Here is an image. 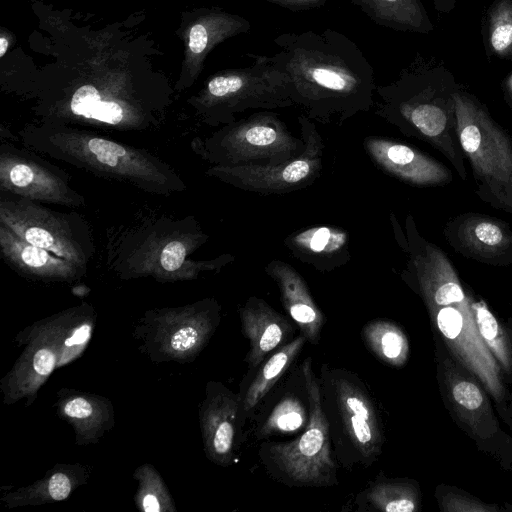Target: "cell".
I'll return each mask as SVG.
<instances>
[{
    "label": "cell",
    "mask_w": 512,
    "mask_h": 512,
    "mask_svg": "<svg viewBox=\"0 0 512 512\" xmlns=\"http://www.w3.org/2000/svg\"><path fill=\"white\" fill-rule=\"evenodd\" d=\"M270 59L289 77L294 105L314 122L342 125L373 108L372 64L350 38L333 29L285 32Z\"/></svg>",
    "instance_id": "obj_1"
},
{
    "label": "cell",
    "mask_w": 512,
    "mask_h": 512,
    "mask_svg": "<svg viewBox=\"0 0 512 512\" xmlns=\"http://www.w3.org/2000/svg\"><path fill=\"white\" fill-rule=\"evenodd\" d=\"M458 88L453 75L443 66L417 56L395 80L376 85L378 99L373 108L378 117L402 134L441 150L465 179L462 150L452 136V132L457 133L453 95Z\"/></svg>",
    "instance_id": "obj_2"
},
{
    "label": "cell",
    "mask_w": 512,
    "mask_h": 512,
    "mask_svg": "<svg viewBox=\"0 0 512 512\" xmlns=\"http://www.w3.org/2000/svg\"><path fill=\"white\" fill-rule=\"evenodd\" d=\"M96 324V312L84 303L39 320L15 337L24 350L0 380L3 403L20 400L30 406L55 369L78 359L87 348Z\"/></svg>",
    "instance_id": "obj_3"
},
{
    "label": "cell",
    "mask_w": 512,
    "mask_h": 512,
    "mask_svg": "<svg viewBox=\"0 0 512 512\" xmlns=\"http://www.w3.org/2000/svg\"><path fill=\"white\" fill-rule=\"evenodd\" d=\"M319 380L334 457L345 468L371 466L382 454L384 430L368 389L356 374L327 364Z\"/></svg>",
    "instance_id": "obj_4"
},
{
    "label": "cell",
    "mask_w": 512,
    "mask_h": 512,
    "mask_svg": "<svg viewBox=\"0 0 512 512\" xmlns=\"http://www.w3.org/2000/svg\"><path fill=\"white\" fill-rule=\"evenodd\" d=\"M309 419L303 433L289 442H265L259 456L267 473L289 487H330L338 484L329 425L321 403L320 380L311 358L301 365Z\"/></svg>",
    "instance_id": "obj_5"
},
{
    "label": "cell",
    "mask_w": 512,
    "mask_h": 512,
    "mask_svg": "<svg viewBox=\"0 0 512 512\" xmlns=\"http://www.w3.org/2000/svg\"><path fill=\"white\" fill-rule=\"evenodd\" d=\"M456 132L468 158L478 195L512 214V142L472 95L458 88L454 95Z\"/></svg>",
    "instance_id": "obj_6"
},
{
    "label": "cell",
    "mask_w": 512,
    "mask_h": 512,
    "mask_svg": "<svg viewBox=\"0 0 512 512\" xmlns=\"http://www.w3.org/2000/svg\"><path fill=\"white\" fill-rule=\"evenodd\" d=\"M253 63L213 76L201 98L206 120L230 124L248 110H274L294 106L288 75L269 56L248 53Z\"/></svg>",
    "instance_id": "obj_7"
},
{
    "label": "cell",
    "mask_w": 512,
    "mask_h": 512,
    "mask_svg": "<svg viewBox=\"0 0 512 512\" xmlns=\"http://www.w3.org/2000/svg\"><path fill=\"white\" fill-rule=\"evenodd\" d=\"M213 298L147 311L134 328L139 349L152 362L189 363L207 346L221 320Z\"/></svg>",
    "instance_id": "obj_8"
},
{
    "label": "cell",
    "mask_w": 512,
    "mask_h": 512,
    "mask_svg": "<svg viewBox=\"0 0 512 512\" xmlns=\"http://www.w3.org/2000/svg\"><path fill=\"white\" fill-rule=\"evenodd\" d=\"M279 115L259 110L225 125L206 139L205 157L215 165L281 164L304 150Z\"/></svg>",
    "instance_id": "obj_9"
},
{
    "label": "cell",
    "mask_w": 512,
    "mask_h": 512,
    "mask_svg": "<svg viewBox=\"0 0 512 512\" xmlns=\"http://www.w3.org/2000/svg\"><path fill=\"white\" fill-rule=\"evenodd\" d=\"M46 150L54 157L79 163L89 169L132 180L162 191L176 189L175 177L158 161L136 149L74 130L49 131Z\"/></svg>",
    "instance_id": "obj_10"
},
{
    "label": "cell",
    "mask_w": 512,
    "mask_h": 512,
    "mask_svg": "<svg viewBox=\"0 0 512 512\" xmlns=\"http://www.w3.org/2000/svg\"><path fill=\"white\" fill-rule=\"evenodd\" d=\"M305 147L281 164L215 165L208 174L238 189L261 195H282L312 185L323 167L324 143L314 121L298 116Z\"/></svg>",
    "instance_id": "obj_11"
},
{
    "label": "cell",
    "mask_w": 512,
    "mask_h": 512,
    "mask_svg": "<svg viewBox=\"0 0 512 512\" xmlns=\"http://www.w3.org/2000/svg\"><path fill=\"white\" fill-rule=\"evenodd\" d=\"M0 223L23 240L42 247L83 268L88 251L67 221L29 199L0 202Z\"/></svg>",
    "instance_id": "obj_12"
},
{
    "label": "cell",
    "mask_w": 512,
    "mask_h": 512,
    "mask_svg": "<svg viewBox=\"0 0 512 512\" xmlns=\"http://www.w3.org/2000/svg\"><path fill=\"white\" fill-rule=\"evenodd\" d=\"M241 398L223 383L209 381L199 407V423L206 457L222 467L235 461L244 423Z\"/></svg>",
    "instance_id": "obj_13"
},
{
    "label": "cell",
    "mask_w": 512,
    "mask_h": 512,
    "mask_svg": "<svg viewBox=\"0 0 512 512\" xmlns=\"http://www.w3.org/2000/svg\"><path fill=\"white\" fill-rule=\"evenodd\" d=\"M363 148L385 174L415 186H436L449 182L452 174L442 163L418 149L383 136H367Z\"/></svg>",
    "instance_id": "obj_14"
},
{
    "label": "cell",
    "mask_w": 512,
    "mask_h": 512,
    "mask_svg": "<svg viewBox=\"0 0 512 512\" xmlns=\"http://www.w3.org/2000/svg\"><path fill=\"white\" fill-rule=\"evenodd\" d=\"M0 186L21 198L80 205V196L56 174L22 156L2 151Z\"/></svg>",
    "instance_id": "obj_15"
},
{
    "label": "cell",
    "mask_w": 512,
    "mask_h": 512,
    "mask_svg": "<svg viewBox=\"0 0 512 512\" xmlns=\"http://www.w3.org/2000/svg\"><path fill=\"white\" fill-rule=\"evenodd\" d=\"M449 240L461 253L493 264L512 260V231L498 219L461 216L449 227Z\"/></svg>",
    "instance_id": "obj_16"
},
{
    "label": "cell",
    "mask_w": 512,
    "mask_h": 512,
    "mask_svg": "<svg viewBox=\"0 0 512 512\" xmlns=\"http://www.w3.org/2000/svg\"><path fill=\"white\" fill-rule=\"evenodd\" d=\"M55 406L58 416L72 427L80 446L99 442L115 424L111 400L95 393L61 388Z\"/></svg>",
    "instance_id": "obj_17"
},
{
    "label": "cell",
    "mask_w": 512,
    "mask_h": 512,
    "mask_svg": "<svg viewBox=\"0 0 512 512\" xmlns=\"http://www.w3.org/2000/svg\"><path fill=\"white\" fill-rule=\"evenodd\" d=\"M241 330L249 341L246 362L249 369L257 368L267 355L288 343L295 328L284 315L265 300L251 296L239 310Z\"/></svg>",
    "instance_id": "obj_18"
},
{
    "label": "cell",
    "mask_w": 512,
    "mask_h": 512,
    "mask_svg": "<svg viewBox=\"0 0 512 512\" xmlns=\"http://www.w3.org/2000/svg\"><path fill=\"white\" fill-rule=\"evenodd\" d=\"M277 284L284 309L311 344H318L326 318L314 301L307 283L287 262L275 259L264 268Z\"/></svg>",
    "instance_id": "obj_19"
},
{
    "label": "cell",
    "mask_w": 512,
    "mask_h": 512,
    "mask_svg": "<svg viewBox=\"0 0 512 512\" xmlns=\"http://www.w3.org/2000/svg\"><path fill=\"white\" fill-rule=\"evenodd\" d=\"M283 245L297 261L321 272L338 269L351 259L349 234L337 226L317 225L296 231Z\"/></svg>",
    "instance_id": "obj_20"
},
{
    "label": "cell",
    "mask_w": 512,
    "mask_h": 512,
    "mask_svg": "<svg viewBox=\"0 0 512 512\" xmlns=\"http://www.w3.org/2000/svg\"><path fill=\"white\" fill-rule=\"evenodd\" d=\"M0 246L6 259L27 275L70 281L82 274L83 267L23 240L2 223H0Z\"/></svg>",
    "instance_id": "obj_21"
},
{
    "label": "cell",
    "mask_w": 512,
    "mask_h": 512,
    "mask_svg": "<svg viewBox=\"0 0 512 512\" xmlns=\"http://www.w3.org/2000/svg\"><path fill=\"white\" fill-rule=\"evenodd\" d=\"M90 473V468L81 463H59L41 479L5 494L1 501L8 508L63 501L88 481Z\"/></svg>",
    "instance_id": "obj_22"
},
{
    "label": "cell",
    "mask_w": 512,
    "mask_h": 512,
    "mask_svg": "<svg viewBox=\"0 0 512 512\" xmlns=\"http://www.w3.org/2000/svg\"><path fill=\"white\" fill-rule=\"evenodd\" d=\"M379 26L401 32L428 34L434 25L421 0H351Z\"/></svg>",
    "instance_id": "obj_23"
},
{
    "label": "cell",
    "mask_w": 512,
    "mask_h": 512,
    "mask_svg": "<svg viewBox=\"0 0 512 512\" xmlns=\"http://www.w3.org/2000/svg\"><path fill=\"white\" fill-rule=\"evenodd\" d=\"M306 342V338L301 334L276 349L268 359L261 363L244 397L241 398V411L244 419L256 409L262 399L284 375L300 354Z\"/></svg>",
    "instance_id": "obj_24"
},
{
    "label": "cell",
    "mask_w": 512,
    "mask_h": 512,
    "mask_svg": "<svg viewBox=\"0 0 512 512\" xmlns=\"http://www.w3.org/2000/svg\"><path fill=\"white\" fill-rule=\"evenodd\" d=\"M361 334L366 346L381 362L400 366L406 360V337L393 322L384 319L372 320L363 327Z\"/></svg>",
    "instance_id": "obj_25"
},
{
    "label": "cell",
    "mask_w": 512,
    "mask_h": 512,
    "mask_svg": "<svg viewBox=\"0 0 512 512\" xmlns=\"http://www.w3.org/2000/svg\"><path fill=\"white\" fill-rule=\"evenodd\" d=\"M72 114L112 126L133 124L130 114L113 100H103L98 89L90 84L79 87L71 97Z\"/></svg>",
    "instance_id": "obj_26"
},
{
    "label": "cell",
    "mask_w": 512,
    "mask_h": 512,
    "mask_svg": "<svg viewBox=\"0 0 512 512\" xmlns=\"http://www.w3.org/2000/svg\"><path fill=\"white\" fill-rule=\"evenodd\" d=\"M487 52L512 62V0H494L484 24Z\"/></svg>",
    "instance_id": "obj_27"
},
{
    "label": "cell",
    "mask_w": 512,
    "mask_h": 512,
    "mask_svg": "<svg viewBox=\"0 0 512 512\" xmlns=\"http://www.w3.org/2000/svg\"><path fill=\"white\" fill-rule=\"evenodd\" d=\"M133 477L138 482L134 496L136 507L143 512H176L175 502L157 469L149 463L136 468Z\"/></svg>",
    "instance_id": "obj_28"
},
{
    "label": "cell",
    "mask_w": 512,
    "mask_h": 512,
    "mask_svg": "<svg viewBox=\"0 0 512 512\" xmlns=\"http://www.w3.org/2000/svg\"><path fill=\"white\" fill-rule=\"evenodd\" d=\"M359 496L377 511L414 512L417 509L411 488L383 475H378Z\"/></svg>",
    "instance_id": "obj_29"
},
{
    "label": "cell",
    "mask_w": 512,
    "mask_h": 512,
    "mask_svg": "<svg viewBox=\"0 0 512 512\" xmlns=\"http://www.w3.org/2000/svg\"><path fill=\"white\" fill-rule=\"evenodd\" d=\"M309 409L295 395L283 397L257 431L258 439L294 433L307 426Z\"/></svg>",
    "instance_id": "obj_30"
},
{
    "label": "cell",
    "mask_w": 512,
    "mask_h": 512,
    "mask_svg": "<svg viewBox=\"0 0 512 512\" xmlns=\"http://www.w3.org/2000/svg\"><path fill=\"white\" fill-rule=\"evenodd\" d=\"M473 309L476 317V323L479 332L490 347L497 351L499 355L502 353V344L499 338V326L496 318L487 309L483 302L474 303Z\"/></svg>",
    "instance_id": "obj_31"
},
{
    "label": "cell",
    "mask_w": 512,
    "mask_h": 512,
    "mask_svg": "<svg viewBox=\"0 0 512 512\" xmlns=\"http://www.w3.org/2000/svg\"><path fill=\"white\" fill-rule=\"evenodd\" d=\"M187 248L180 240H171L161 250L159 262L161 268L167 273H174L182 269Z\"/></svg>",
    "instance_id": "obj_32"
},
{
    "label": "cell",
    "mask_w": 512,
    "mask_h": 512,
    "mask_svg": "<svg viewBox=\"0 0 512 512\" xmlns=\"http://www.w3.org/2000/svg\"><path fill=\"white\" fill-rule=\"evenodd\" d=\"M436 322L443 335L449 339H454L461 333L463 316L455 307L443 306L437 312Z\"/></svg>",
    "instance_id": "obj_33"
},
{
    "label": "cell",
    "mask_w": 512,
    "mask_h": 512,
    "mask_svg": "<svg viewBox=\"0 0 512 512\" xmlns=\"http://www.w3.org/2000/svg\"><path fill=\"white\" fill-rule=\"evenodd\" d=\"M455 401L468 410H475L480 407L483 401L479 388L467 381L457 383L453 388Z\"/></svg>",
    "instance_id": "obj_34"
},
{
    "label": "cell",
    "mask_w": 512,
    "mask_h": 512,
    "mask_svg": "<svg viewBox=\"0 0 512 512\" xmlns=\"http://www.w3.org/2000/svg\"><path fill=\"white\" fill-rule=\"evenodd\" d=\"M288 9L292 12L318 9L326 5L329 0H262Z\"/></svg>",
    "instance_id": "obj_35"
},
{
    "label": "cell",
    "mask_w": 512,
    "mask_h": 512,
    "mask_svg": "<svg viewBox=\"0 0 512 512\" xmlns=\"http://www.w3.org/2000/svg\"><path fill=\"white\" fill-rule=\"evenodd\" d=\"M460 0H432L434 8L441 13L451 12Z\"/></svg>",
    "instance_id": "obj_36"
},
{
    "label": "cell",
    "mask_w": 512,
    "mask_h": 512,
    "mask_svg": "<svg viewBox=\"0 0 512 512\" xmlns=\"http://www.w3.org/2000/svg\"><path fill=\"white\" fill-rule=\"evenodd\" d=\"M503 90L508 103L512 108V73L509 74L503 82Z\"/></svg>",
    "instance_id": "obj_37"
},
{
    "label": "cell",
    "mask_w": 512,
    "mask_h": 512,
    "mask_svg": "<svg viewBox=\"0 0 512 512\" xmlns=\"http://www.w3.org/2000/svg\"><path fill=\"white\" fill-rule=\"evenodd\" d=\"M9 42L6 38H0V57H3L8 50Z\"/></svg>",
    "instance_id": "obj_38"
}]
</instances>
